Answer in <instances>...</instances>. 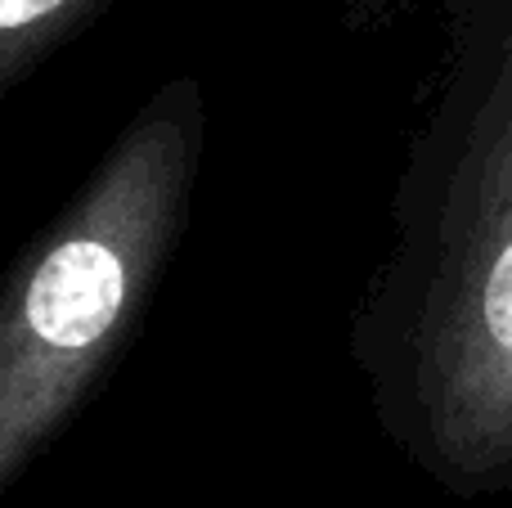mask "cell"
Returning a JSON list of instances; mask_svg holds the SVG:
<instances>
[{
	"mask_svg": "<svg viewBox=\"0 0 512 508\" xmlns=\"http://www.w3.org/2000/svg\"><path fill=\"white\" fill-rule=\"evenodd\" d=\"M207 149L198 81H167L0 284V495L104 383L176 257Z\"/></svg>",
	"mask_w": 512,
	"mask_h": 508,
	"instance_id": "7a4b0ae2",
	"label": "cell"
},
{
	"mask_svg": "<svg viewBox=\"0 0 512 508\" xmlns=\"http://www.w3.org/2000/svg\"><path fill=\"white\" fill-rule=\"evenodd\" d=\"M351 347L409 464L459 500L512 491V14L414 140Z\"/></svg>",
	"mask_w": 512,
	"mask_h": 508,
	"instance_id": "6da1fadb",
	"label": "cell"
}]
</instances>
